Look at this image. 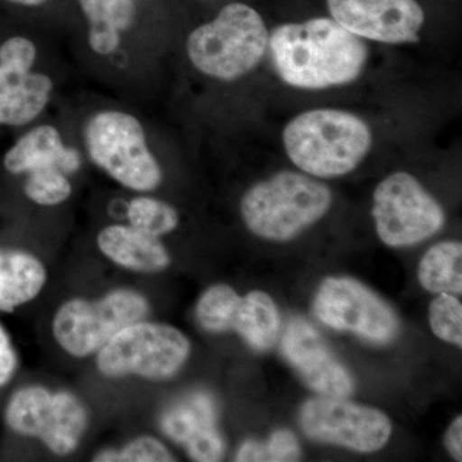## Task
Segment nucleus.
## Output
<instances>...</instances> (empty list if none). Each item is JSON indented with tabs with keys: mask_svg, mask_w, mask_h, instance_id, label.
<instances>
[{
	"mask_svg": "<svg viewBox=\"0 0 462 462\" xmlns=\"http://www.w3.org/2000/svg\"><path fill=\"white\" fill-rule=\"evenodd\" d=\"M446 446L455 460H462V418L458 416L452 422L446 434Z\"/></svg>",
	"mask_w": 462,
	"mask_h": 462,
	"instance_id": "obj_29",
	"label": "nucleus"
},
{
	"mask_svg": "<svg viewBox=\"0 0 462 462\" xmlns=\"http://www.w3.org/2000/svg\"><path fill=\"white\" fill-rule=\"evenodd\" d=\"M314 314L331 329L351 331L379 345L392 342L400 330L393 309L355 279L329 278L322 282L316 293Z\"/></svg>",
	"mask_w": 462,
	"mask_h": 462,
	"instance_id": "obj_10",
	"label": "nucleus"
},
{
	"mask_svg": "<svg viewBox=\"0 0 462 462\" xmlns=\"http://www.w3.org/2000/svg\"><path fill=\"white\" fill-rule=\"evenodd\" d=\"M25 193L32 202L42 206H56L71 196L72 187L66 173L54 167L33 170L29 172Z\"/></svg>",
	"mask_w": 462,
	"mask_h": 462,
	"instance_id": "obj_23",
	"label": "nucleus"
},
{
	"mask_svg": "<svg viewBox=\"0 0 462 462\" xmlns=\"http://www.w3.org/2000/svg\"><path fill=\"white\" fill-rule=\"evenodd\" d=\"M422 288L431 293L462 291V245L460 242H440L421 258L418 270Z\"/></svg>",
	"mask_w": 462,
	"mask_h": 462,
	"instance_id": "obj_21",
	"label": "nucleus"
},
{
	"mask_svg": "<svg viewBox=\"0 0 462 462\" xmlns=\"http://www.w3.org/2000/svg\"><path fill=\"white\" fill-rule=\"evenodd\" d=\"M331 202L327 185L303 173L282 171L252 187L243 197L240 211L252 233L285 242L320 220Z\"/></svg>",
	"mask_w": 462,
	"mask_h": 462,
	"instance_id": "obj_3",
	"label": "nucleus"
},
{
	"mask_svg": "<svg viewBox=\"0 0 462 462\" xmlns=\"http://www.w3.org/2000/svg\"><path fill=\"white\" fill-rule=\"evenodd\" d=\"M9 78L7 75H5V69H3L2 65H0V88L3 87V85H5L8 83Z\"/></svg>",
	"mask_w": 462,
	"mask_h": 462,
	"instance_id": "obj_31",
	"label": "nucleus"
},
{
	"mask_svg": "<svg viewBox=\"0 0 462 462\" xmlns=\"http://www.w3.org/2000/svg\"><path fill=\"white\" fill-rule=\"evenodd\" d=\"M98 245L109 260L134 272H160L170 264L169 254L157 236L133 226L106 227L99 233Z\"/></svg>",
	"mask_w": 462,
	"mask_h": 462,
	"instance_id": "obj_17",
	"label": "nucleus"
},
{
	"mask_svg": "<svg viewBox=\"0 0 462 462\" xmlns=\"http://www.w3.org/2000/svg\"><path fill=\"white\" fill-rule=\"evenodd\" d=\"M430 328L438 338L462 346V306L449 293H440L430 307Z\"/></svg>",
	"mask_w": 462,
	"mask_h": 462,
	"instance_id": "obj_24",
	"label": "nucleus"
},
{
	"mask_svg": "<svg viewBox=\"0 0 462 462\" xmlns=\"http://www.w3.org/2000/svg\"><path fill=\"white\" fill-rule=\"evenodd\" d=\"M5 166L14 175L45 167L71 173L80 167V156L74 149L63 145L56 127L42 125L25 134L9 149L5 156Z\"/></svg>",
	"mask_w": 462,
	"mask_h": 462,
	"instance_id": "obj_16",
	"label": "nucleus"
},
{
	"mask_svg": "<svg viewBox=\"0 0 462 462\" xmlns=\"http://www.w3.org/2000/svg\"><path fill=\"white\" fill-rule=\"evenodd\" d=\"M291 162L318 178L354 171L372 148L373 134L363 118L338 109L298 115L282 133Z\"/></svg>",
	"mask_w": 462,
	"mask_h": 462,
	"instance_id": "obj_2",
	"label": "nucleus"
},
{
	"mask_svg": "<svg viewBox=\"0 0 462 462\" xmlns=\"http://www.w3.org/2000/svg\"><path fill=\"white\" fill-rule=\"evenodd\" d=\"M127 217L133 227L157 238L171 233L179 225V215L173 207L147 197H139L130 202Z\"/></svg>",
	"mask_w": 462,
	"mask_h": 462,
	"instance_id": "obj_22",
	"label": "nucleus"
},
{
	"mask_svg": "<svg viewBox=\"0 0 462 462\" xmlns=\"http://www.w3.org/2000/svg\"><path fill=\"white\" fill-rule=\"evenodd\" d=\"M17 369V355L7 331L0 325V387L7 384Z\"/></svg>",
	"mask_w": 462,
	"mask_h": 462,
	"instance_id": "obj_28",
	"label": "nucleus"
},
{
	"mask_svg": "<svg viewBox=\"0 0 462 462\" xmlns=\"http://www.w3.org/2000/svg\"><path fill=\"white\" fill-rule=\"evenodd\" d=\"M269 45L263 17L249 5L231 3L211 23L199 26L187 42L188 56L202 74L231 81L260 63Z\"/></svg>",
	"mask_w": 462,
	"mask_h": 462,
	"instance_id": "obj_4",
	"label": "nucleus"
},
{
	"mask_svg": "<svg viewBox=\"0 0 462 462\" xmlns=\"http://www.w3.org/2000/svg\"><path fill=\"white\" fill-rule=\"evenodd\" d=\"M328 7L349 32L387 44L418 42L425 21L416 0H328Z\"/></svg>",
	"mask_w": 462,
	"mask_h": 462,
	"instance_id": "obj_13",
	"label": "nucleus"
},
{
	"mask_svg": "<svg viewBox=\"0 0 462 462\" xmlns=\"http://www.w3.org/2000/svg\"><path fill=\"white\" fill-rule=\"evenodd\" d=\"M300 424L311 439L364 454L383 448L392 434V422L385 413L345 398L321 396L307 401L300 409Z\"/></svg>",
	"mask_w": 462,
	"mask_h": 462,
	"instance_id": "obj_11",
	"label": "nucleus"
},
{
	"mask_svg": "<svg viewBox=\"0 0 462 462\" xmlns=\"http://www.w3.org/2000/svg\"><path fill=\"white\" fill-rule=\"evenodd\" d=\"M148 302L129 289L111 291L99 300H72L53 320L57 342L69 355L84 357L107 345L118 331L148 314Z\"/></svg>",
	"mask_w": 462,
	"mask_h": 462,
	"instance_id": "obj_7",
	"label": "nucleus"
},
{
	"mask_svg": "<svg viewBox=\"0 0 462 462\" xmlns=\"http://www.w3.org/2000/svg\"><path fill=\"white\" fill-rule=\"evenodd\" d=\"M263 461L288 462L300 460L302 451L297 438L288 430H276L263 443Z\"/></svg>",
	"mask_w": 462,
	"mask_h": 462,
	"instance_id": "obj_27",
	"label": "nucleus"
},
{
	"mask_svg": "<svg viewBox=\"0 0 462 462\" xmlns=\"http://www.w3.org/2000/svg\"><path fill=\"white\" fill-rule=\"evenodd\" d=\"M374 220L379 238L389 247H407L430 239L442 229L446 215L418 179L396 172L375 193Z\"/></svg>",
	"mask_w": 462,
	"mask_h": 462,
	"instance_id": "obj_8",
	"label": "nucleus"
},
{
	"mask_svg": "<svg viewBox=\"0 0 462 462\" xmlns=\"http://www.w3.org/2000/svg\"><path fill=\"white\" fill-rule=\"evenodd\" d=\"M5 421L16 433L39 438L54 454L63 456L80 443L88 415L83 403L67 392L26 387L9 400Z\"/></svg>",
	"mask_w": 462,
	"mask_h": 462,
	"instance_id": "obj_9",
	"label": "nucleus"
},
{
	"mask_svg": "<svg viewBox=\"0 0 462 462\" xmlns=\"http://www.w3.org/2000/svg\"><path fill=\"white\" fill-rule=\"evenodd\" d=\"M89 21L91 50L102 56L114 53L120 45L121 32L129 29L135 18L134 0H79Z\"/></svg>",
	"mask_w": 462,
	"mask_h": 462,
	"instance_id": "obj_20",
	"label": "nucleus"
},
{
	"mask_svg": "<svg viewBox=\"0 0 462 462\" xmlns=\"http://www.w3.org/2000/svg\"><path fill=\"white\" fill-rule=\"evenodd\" d=\"M217 409L208 393L197 392L172 404L161 418V430L185 447L194 461L223 460L225 443L216 427Z\"/></svg>",
	"mask_w": 462,
	"mask_h": 462,
	"instance_id": "obj_15",
	"label": "nucleus"
},
{
	"mask_svg": "<svg viewBox=\"0 0 462 462\" xmlns=\"http://www.w3.org/2000/svg\"><path fill=\"white\" fill-rule=\"evenodd\" d=\"M97 462H170L175 461L171 452L156 438L134 439L121 451H105L94 457Z\"/></svg>",
	"mask_w": 462,
	"mask_h": 462,
	"instance_id": "obj_25",
	"label": "nucleus"
},
{
	"mask_svg": "<svg viewBox=\"0 0 462 462\" xmlns=\"http://www.w3.org/2000/svg\"><path fill=\"white\" fill-rule=\"evenodd\" d=\"M85 143L93 162L124 187L148 191L162 181L144 130L132 115L118 111L94 115L85 127Z\"/></svg>",
	"mask_w": 462,
	"mask_h": 462,
	"instance_id": "obj_5",
	"label": "nucleus"
},
{
	"mask_svg": "<svg viewBox=\"0 0 462 462\" xmlns=\"http://www.w3.org/2000/svg\"><path fill=\"white\" fill-rule=\"evenodd\" d=\"M282 352L307 387L320 396L346 398L354 392L351 374L305 319L289 321L282 339Z\"/></svg>",
	"mask_w": 462,
	"mask_h": 462,
	"instance_id": "obj_14",
	"label": "nucleus"
},
{
	"mask_svg": "<svg viewBox=\"0 0 462 462\" xmlns=\"http://www.w3.org/2000/svg\"><path fill=\"white\" fill-rule=\"evenodd\" d=\"M53 83L47 75L29 72L9 79L0 88V125L23 126L42 114L51 98Z\"/></svg>",
	"mask_w": 462,
	"mask_h": 462,
	"instance_id": "obj_19",
	"label": "nucleus"
},
{
	"mask_svg": "<svg viewBox=\"0 0 462 462\" xmlns=\"http://www.w3.org/2000/svg\"><path fill=\"white\" fill-rule=\"evenodd\" d=\"M200 327L211 333L236 330L252 348L266 351L275 343L281 327L278 309L264 291L245 297L229 285H214L203 293L197 305Z\"/></svg>",
	"mask_w": 462,
	"mask_h": 462,
	"instance_id": "obj_12",
	"label": "nucleus"
},
{
	"mask_svg": "<svg viewBox=\"0 0 462 462\" xmlns=\"http://www.w3.org/2000/svg\"><path fill=\"white\" fill-rule=\"evenodd\" d=\"M35 60V44L23 36H14L0 45V65L9 79L32 72Z\"/></svg>",
	"mask_w": 462,
	"mask_h": 462,
	"instance_id": "obj_26",
	"label": "nucleus"
},
{
	"mask_svg": "<svg viewBox=\"0 0 462 462\" xmlns=\"http://www.w3.org/2000/svg\"><path fill=\"white\" fill-rule=\"evenodd\" d=\"M47 273L25 252L0 251V311L12 312L41 293Z\"/></svg>",
	"mask_w": 462,
	"mask_h": 462,
	"instance_id": "obj_18",
	"label": "nucleus"
},
{
	"mask_svg": "<svg viewBox=\"0 0 462 462\" xmlns=\"http://www.w3.org/2000/svg\"><path fill=\"white\" fill-rule=\"evenodd\" d=\"M190 354V343L176 328L138 321L124 328L99 349L98 367L109 378L138 375L151 380L171 378Z\"/></svg>",
	"mask_w": 462,
	"mask_h": 462,
	"instance_id": "obj_6",
	"label": "nucleus"
},
{
	"mask_svg": "<svg viewBox=\"0 0 462 462\" xmlns=\"http://www.w3.org/2000/svg\"><path fill=\"white\" fill-rule=\"evenodd\" d=\"M267 47L278 75L300 89L352 83L363 74L367 60L361 38L331 18L276 27Z\"/></svg>",
	"mask_w": 462,
	"mask_h": 462,
	"instance_id": "obj_1",
	"label": "nucleus"
},
{
	"mask_svg": "<svg viewBox=\"0 0 462 462\" xmlns=\"http://www.w3.org/2000/svg\"><path fill=\"white\" fill-rule=\"evenodd\" d=\"M8 2L16 3V5H26V7H38L44 5L47 0H8Z\"/></svg>",
	"mask_w": 462,
	"mask_h": 462,
	"instance_id": "obj_30",
	"label": "nucleus"
}]
</instances>
